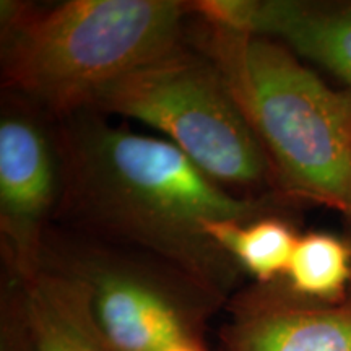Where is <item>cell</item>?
I'll return each mask as SVG.
<instances>
[{
    "label": "cell",
    "mask_w": 351,
    "mask_h": 351,
    "mask_svg": "<svg viewBox=\"0 0 351 351\" xmlns=\"http://www.w3.org/2000/svg\"><path fill=\"white\" fill-rule=\"evenodd\" d=\"M62 174L56 122L19 95L0 99V257L21 278L41 267Z\"/></svg>",
    "instance_id": "cell-6"
},
{
    "label": "cell",
    "mask_w": 351,
    "mask_h": 351,
    "mask_svg": "<svg viewBox=\"0 0 351 351\" xmlns=\"http://www.w3.org/2000/svg\"><path fill=\"white\" fill-rule=\"evenodd\" d=\"M0 351H38L23 278L5 265L0 269Z\"/></svg>",
    "instance_id": "cell-12"
},
{
    "label": "cell",
    "mask_w": 351,
    "mask_h": 351,
    "mask_svg": "<svg viewBox=\"0 0 351 351\" xmlns=\"http://www.w3.org/2000/svg\"><path fill=\"white\" fill-rule=\"evenodd\" d=\"M194 13L192 0H2V91L56 122L90 111L114 82L181 43Z\"/></svg>",
    "instance_id": "cell-3"
},
{
    "label": "cell",
    "mask_w": 351,
    "mask_h": 351,
    "mask_svg": "<svg viewBox=\"0 0 351 351\" xmlns=\"http://www.w3.org/2000/svg\"><path fill=\"white\" fill-rule=\"evenodd\" d=\"M23 283L38 351H116L77 280L41 267Z\"/></svg>",
    "instance_id": "cell-9"
},
{
    "label": "cell",
    "mask_w": 351,
    "mask_h": 351,
    "mask_svg": "<svg viewBox=\"0 0 351 351\" xmlns=\"http://www.w3.org/2000/svg\"><path fill=\"white\" fill-rule=\"evenodd\" d=\"M56 140L62 189L52 225L155 257L228 301L247 276L208 238L205 221L302 210L280 195L234 194L166 138L114 125L98 111L57 121Z\"/></svg>",
    "instance_id": "cell-1"
},
{
    "label": "cell",
    "mask_w": 351,
    "mask_h": 351,
    "mask_svg": "<svg viewBox=\"0 0 351 351\" xmlns=\"http://www.w3.org/2000/svg\"><path fill=\"white\" fill-rule=\"evenodd\" d=\"M288 291L302 300L341 304L351 285V247L345 236L302 232L283 280Z\"/></svg>",
    "instance_id": "cell-11"
},
{
    "label": "cell",
    "mask_w": 351,
    "mask_h": 351,
    "mask_svg": "<svg viewBox=\"0 0 351 351\" xmlns=\"http://www.w3.org/2000/svg\"><path fill=\"white\" fill-rule=\"evenodd\" d=\"M186 34L225 75L280 194L351 223V91L332 86L275 39L195 13Z\"/></svg>",
    "instance_id": "cell-2"
},
{
    "label": "cell",
    "mask_w": 351,
    "mask_h": 351,
    "mask_svg": "<svg viewBox=\"0 0 351 351\" xmlns=\"http://www.w3.org/2000/svg\"><path fill=\"white\" fill-rule=\"evenodd\" d=\"M298 217L274 215L256 221H205V232L232 257L254 283L280 282L287 275L293 251L301 232Z\"/></svg>",
    "instance_id": "cell-10"
},
{
    "label": "cell",
    "mask_w": 351,
    "mask_h": 351,
    "mask_svg": "<svg viewBox=\"0 0 351 351\" xmlns=\"http://www.w3.org/2000/svg\"><path fill=\"white\" fill-rule=\"evenodd\" d=\"M90 111L138 121L161 132L192 163L234 194L285 197L225 75L187 34L108 86Z\"/></svg>",
    "instance_id": "cell-4"
},
{
    "label": "cell",
    "mask_w": 351,
    "mask_h": 351,
    "mask_svg": "<svg viewBox=\"0 0 351 351\" xmlns=\"http://www.w3.org/2000/svg\"><path fill=\"white\" fill-rule=\"evenodd\" d=\"M41 267L86 289L116 351H161L184 340H204L210 320L228 304L155 257L54 225L44 239Z\"/></svg>",
    "instance_id": "cell-5"
},
{
    "label": "cell",
    "mask_w": 351,
    "mask_h": 351,
    "mask_svg": "<svg viewBox=\"0 0 351 351\" xmlns=\"http://www.w3.org/2000/svg\"><path fill=\"white\" fill-rule=\"evenodd\" d=\"M195 13L285 44L351 91V0H197Z\"/></svg>",
    "instance_id": "cell-8"
},
{
    "label": "cell",
    "mask_w": 351,
    "mask_h": 351,
    "mask_svg": "<svg viewBox=\"0 0 351 351\" xmlns=\"http://www.w3.org/2000/svg\"><path fill=\"white\" fill-rule=\"evenodd\" d=\"M215 351H351V302L302 300L282 282L231 296Z\"/></svg>",
    "instance_id": "cell-7"
},
{
    "label": "cell",
    "mask_w": 351,
    "mask_h": 351,
    "mask_svg": "<svg viewBox=\"0 0 351 351\" xmlns=\"http://www.w3.org/2000/svg\"><path fill=\"white\" fill-rule=\"evenodd\" d=\"M343 236L346 238V241H348L350 247H351V223H345V232ZM348 302H351V285H350V291H348V300H346Z\"/></svg>",
    "instance_id": "cell-13"
}]
</instances>
